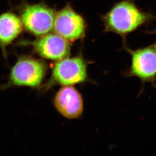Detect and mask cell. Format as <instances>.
I'll use <instances>...</instances> for the list:
<instances>
[{
	"mask_svg": "<svg viewBox=\"0 0 156 156\" xmlns=\"http://www.w3.org/2000/svg\"><path fill=\"white\" fill-rule=\"evenodd\" d=\"M46 71L47 66L43 61L28 56H22L12 67L9 81L5 87L38 88L41 85Z\"/></svg>",
	"mask_w": 156,
	"mask_h": 156,
	"instance_id": "obj_2",
	"label": "cell"
},
{
	"mask_svg": "<svg viewBox=\"0 0 156 156\" xmlns=\"http://www.w3.org/2000/svg\"><path fill=\"white\" fill-rule=\"evenodd\" d=\"M85 21L70 6H66L55 14L53 29L69 41L82 38L85 34Z\"/></svg>",
	"mask_w": 156,
	"mask_h": 156,
	"instance_id": "obj_6",
	"label": "cell"
},
{
	"mask_svg": "<svg viewBox=\"0 0 156 156\" xmlns=\"http://www.w3.org/2000/svg\"><path fill=\"white\" fill-rule=\"evenodd\" d=\"M131 55V65L126 75L136 77L146 83L156 87V42L136 50L127 49Z\"/></svg>",
	"mask_w": 156,
	"mask_h": 156,
	"instance_id": "obj_4",
	"label": "cell"
},
{
	"mask_svg": "<svg viewBox=\"0 0 156 156\" xmlns=\"http://www.w3.org/2000/svg\"><path fill=\"white\" fill-rule=\"evenodd\" d=\"M54 105L61 115L69 119L79 117L84 108L81 94L72 86L61 88L55 96Z\"/></svg>",
	"mask_w": 156,
	"mask_h": 156,
	"instance_id": "obj_8",
	"label": "cell"
},
{
	"mask_svg": "<svg viewBox=\"0 0 156 156\" xmlns=\"http://www.w3.org/2000/svg\"><path fill=\"white\" fill-rule=\"evenodd\" d=\"M155 34H156V31H155Z\"/></svg>",
	"mask_w": 156,
	"mask_h": 156,
	"instance_id": "obj_10",
	"label": "cell"
},
{
	"mask_svg": "<svg viewBox=\"0 0 156 156\" xmlns=\"http://www.w3.org/2000/svg\"><path fill=\"white\" fill-rule=\"evenodd\" d=\"M54 11L43 4L28 5L21 13L24 27L33 35L41 37L49 34L54 27Z\"/></svg>",
	"mask_w": 156,
	"mask_h": 156,
	"instance_id": "obj_5",
	"label": "cell"
},
{
	"mask_svg": "<svg viewBox=\"0 0 156 156\" xmlns=\"http://www.w3.org/2000/svg\"><path fill=\"white\" fill-rule=\"evenodd\" d=\"M24 25L20 18L12 12L0 15V48L6 56V49L17 37Z\"/></svg>",
	"mask_w": 156,
	"mask_h": 156,
	"instance_id": "obj_9",
	"label": "cell"
},
{
	"mask_svg": "<svg viewBox=\"0 0 156 156\" xmlns=\"http://www.w3.org/2000/svg\"><path fill=\"white\" fill-rule=\"evenodd\" d=\"M87 66L81 56L66 57L57 61L53 66L48 87L53 85L73 86L87 80Z\"/></svg>",
	"mask_w": 156,
	"mask_h": 156,
	"instance_id": "obj_3",
	"label": "cell"
},
{
	"mask_svg": "<svg viewBox=\"0 0 156 156\" xmlns=\"http://www.w3.org/2000/svg\"><path fill=\"white\" fill-rule=\"evenodd\" d=\"M155 15L140 10L132 0L117 3L103 16L106 31L126 37L155 19Z\"/></svg>",
	"mask_w": 156,
	"mask_h": 156,
	"instance_id": "obj_1",
	"label": "cell"
},
{
	"mask_svg": "<svg viewBox=\"0 0 156 156\" xmlns=\"http://www.w3.org/2000/svg\"><path fill=\"white\" fill-rule=\"evenodd\" d=\"M30 44L37 54L44 59L58 61L68 57L71 51L69 41L55 34H47Z\"/></svg>",
	"mask_w": 156,
	"mask_h": 156,
	"instance_id": "obj_7",
	"label": "cell"
}]
</instances>
